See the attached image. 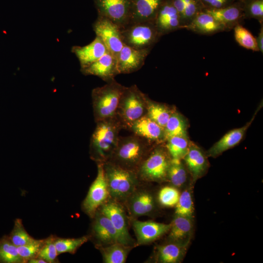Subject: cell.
Returning a JSON list of instances; mask_svg holds the SVG:
<instances>
[{"instance_id": "6da1fadb", "label": "cell", "mask_w": 263, "mask_h": 263, "mask_svg": "<svg viewBox=\"0 0 263 263\" xmlns=\"http://www.w3.org/2000/svg\"><path fill=\"white\" fill-rule=\"evenodd\" d=\"M155 145L133 133L127 136H120L116 147L108 161L136 172Z\"/></svg>"}, {"instance_id": "7a4b0ae2", "label": "cell", "mask_w": 263, "mask_h": 263, "mask_svg": "<svg viewBox=\"0 0 263 263\" xmlns=\"http://www.w3.org/2000/svg\"><path fill=\"white\" fill-rule=\"evenodd\" d=\"M92 134L90 153L92 159L97 163L109 160L116 147L123 126L117 117L96 122Z\"/></svg>"}, {"instance_id": "3957f363", "label": "cell", "mask_w": 263, "mask_h": 263, "mask_svg": "<svg viewBox=\"0 0 263 263\" xmlns=\"http://www.w3.org/2000/svg\"><path fill=\"white\" fill-rule=\"evenodd\" d=\"M102 164L110 198L119 203L125 202L138 186L140 180L136 172L109 161Z\"/></svg>"}, {"instance_id": "277c9868", "label": "cell", "mask_w": 263, "mask_h": 263, "mask_svg": "<svg viewBox=\"0 0 263 263\" xmlns=\"http://www.w3.org/2000/svg\"><path fill=\"white\" fill-rule=\"evenodd\" d=\"M125 87L114 79L92 93V104L95 122L116 117L121 95Z\"/></svg>"}, {"instance_id": "5b68a950", "label": "cell", "mask_w": 263, "mask_h": 263, "mask_svg": "<svg viewBox=\"0 0 263 263\" xmlns=\"http://www.w3.org/2000/svg\"><path fill=\"white\" fill-rule=\"evenodd\" d=\"M171 160L165 143L156 144L136 171L140 181L161 183L167 181Z\"/></svg>"}, {"instance_id": "8992f818", "label": "cell", "mask_w": 263, "mask_h": 263, "mask_svg": "<svg viewBox=\"0 0 263 263\" xmlns=\"http://www.w3.org/2000/svg\"><path fill=\"white\" fill-rule=\"evenodd\" d=\"M147 96L136 85L125 87L118 104L116 116L123 129L146 115Z\"/></svg>"}, {"instance_id": "52a82bcc", "label": "cell", "mask_w": 263, "mask_h": 263, "mask_svg": "<svg viewBox=\"0 0 263 263\" xmlns=\"http://www.w3.org/2000/svg\"><path fill=\"white\" fill-rule=\"evenodd\" d=\"M120 32L124 44L138 50H148L161 37L154 21L132 23Z\"/></svg>"}, {"instance_id": "ba28073f", "label": "cell", "mask_w": 263, "mask_h": 263, "mask_svg": "<svg viewBox=\"0 0 263 263\" xmlns=\"http://www.w3.org/2000/svg\"><path fill=\"white\" fill-rule=\"evenodd\" d=\"M110 198L103 164L97 163V176L91 184L82 203V208L90 217L94 218L99 207Z\"/></svg>"}, {"instance_id": "9c48e42d", "label": "cell", "mask_w": 263, "mask_h": 263, "mask_svg": "<svg viewBox=\"0 0 263 263\" xmlns=\"http://www.w3.org/2000/svg\"><path fill=\"white\" fill-rule=\"evenodd\" d=\"M98 210L107 216L112 222L117 233L119 243L127 245H133L134 242L129 232L127 216L120 203L112 199L108 200Z\"/></svg>"}, {"instance_id": "30bf717a", "label": "cell", "mask_w": 263, "mask_h": 263, "mask_svg": "<svg viewBox=\"0 0 263 263\" xmlns=\"http://www.w3.org/2000/svg\"><path fill=\"white\" fill-rule=\"evenodd\" d=\"M94 29L96 37L102 41L108 51L116 59L124 45L119 27L109 19L102 17L96 22Z\"/></svg>"}, {"instance_id": "8fae6325", "label": "cell", "mask_w": 263, "mask_h": 263, "mask_svg": "<svg viewBox=\"0 0 263 263\" xmlns=\"http://www.w3.org/2000/svg\"><path fill=\"white\" fill-rule=\"evenodd\" d=\"M132 226L136 237V245L149 244L168 233L170 224H164L152 221H141L133 220Z\"/></svg>"}, {"instance_id": "7c38bea8", "label": "cell", "mask_w": 263, "mask_h": 263, "mask_svg": "<svg viewBox=\"0 0 263 263\" xmlns=\"http://www.w3.org/2000/svg\"><path fill=\"white\" fill-rule=\"evenodd\" d=\"M154 22L160 36L182 29L180 15L171 0H165L162 4Z\"/></svg>"}, {"instance_id": "4fadbf2b", "label": "cell", "mask_w": 263, "mask_h": 263, "mask_svg": "<svg viewBox=\"0 0 263 263\" xmlns=\"http://www.w3.org/2000/svg\"><path fill=\"white\" fill-rule=\"evenodd\" d=\"M124 202L130 215L133 218L151 214L156 207L153 195L144 189L137 188Z\"/></svg>"}, {"instance_id": "5bb4252c", "label": "cell", "mask_w": 263, "mask_h": 263, "mask_svg": "<svg viewBox=\"0 0 263 263\" xmlns=\"http://www.w3.org/2000/svg\"><path fill=\"white\" fill-rule=\"evenodd\" d=\"M191 178L192 184L202 177L209 167L207 156L196 144L190 142L188 152L183 159Z\"/></svg>"}, {"instance_id": "9a60e30c", "label": "cell", "mask_w": 263, "mask_h": 263, "mask_svg": "<svg viewBox=\"0 0 263 263\" xmlns=\"http://www.w3.org/2000/svg\"><path fill=\"white\" fill-rule=\"evenodd\" d=\"M262 107V104L257 108L250 120L244 126L229 131L215 143L207 151L206 154L207 157H216L225 151L238 145L243 138Z\"/></svg>"}, {"instance_id": "2e32d148", "label": "cell", "mask_w": 263, "mask_h": 263, "mask_svg": "<svg viewBox=\"0 0 263 263\" xmlns=\"http://www.w3.org/2000/svg\"><path fill=\"white\" fill-rule=\"evenodd\" d=\"M103 17L117 25L119 28L128 24L130 18L128 0H97Z\"/></svg>"}, {"instance_id": "e0dca14e", "label": "cell", "mask_w": 263, "mask_h": 263, "mask_svg": "<svg viewBox=\"0 0 263 263\" xmlns=\"http://www.w3.org/2000/svg\"><path fill=\"white\" fill-rule=\"evenodd\" d=\"M127 130L153 144L165 143L166 140L164 128L147 115L133 122Z\"/></svg>"}, {"instance_id": "ac0fdd59", "label": "cell", "mask_w": 263, "mask_h": 263, "mask_svg": "<svg viewBox=\"0 0 263 263\" xmlns=\"http://www.w3.org/2000/svg\"><path fill=\"white\" fill-rule=\"evenodd\" d=\"M148 53V50L135 49L124 44L116 59L118 74H128L140 69Z\"/></svg>"}, {"instance_id": "d6986e66", "label": "cell", "mask_w": 263, "mask_h": 263, "mask_svg": "<svg viewBox=\"0 0 263 263\" xmlns=\"http://www.w3.org/2000/svg\"><path fill=\"white\" fill-rule=\"evenodd\" d=\"M216 20L222 24L227 31H230L244 19L241 0H237L232 4L216 9H205Z\"/></svg>"}, {"instance_id": "ffe728a7", "label": "cell", "mask_w": 263, "mask_h": 263, "mask_svg": "<svg viewBox=\"0 0 263 263\" xmlns=\"http://www.w3.org/2000/svg\"><path fill=\"white\" fill-rule=\"evenodd\" d=\"M94 217L93 233L100 244L99 246L119 243L116 230L109 218L99 211L96 212Z\"/></svg>"}, {"instance_id": "44dd1931", "label": "cell", "mask_w": 263, "mask_h": 263, "mask_svg": "<svg viewBox=\"0 0 263 263\" xmlns=\"http://www.w3.org/2000/svg\"><path fill=\"white\" fill-rule=\"evenodd\" d=\"M116 58L109 52L91 64L83 68L87 75L97 76L108 82L114 79L118 74Z\"/></svg>"}, {"instance_id": "7402d4cb", "label": "cell", "mask_w": 263, "mask_h": 263, "mask_svg": "<svg viewBox=\"0 0 263 263\" xmlns=\"http://www.w3.org/2000/svg\"><path fill=\"white\" fill-rule=\"evenodd\" d=\"M170 224L168 240L188 245L193 233V217L175 214Z\"/></svg>"}, {"instance_id": "603a6c76", "label": "cell", "mask_w": 263, "mask_h": 263, "mask_svg": "<svg viewBox=\"0 0 263 263\" xmlns=\"http://www.w3.org/2000/svg\"><path fill=\"white\" fill-rule=\"evenodd\" d=\"M184 29L203 35H211L227 31L222 24L204 9L199 12Z\"/></svg>"}, {"instance_id": "cb8c5ba5", "label": "cell", "mask_w": 263, "mask_h": 263, "mask_svg": "<svg viewBox=\"0 0 263 263\" xmlns=\"http://www.w3.org/2000/svg\"><path fill=\"white\" fill-rule=\"evenodd\" d=\"M188 245L168 240L158 245L155 250V259L157 263H179L186 255Z\"/></svg>"}, {"instance_id": "d4e9b609", "label": "cell", "mask_w": 263, "mask_h": 263, "mask_svg": "<svg viewBox=\"0 0 263 263\" xmlns=\"http://www.w3.org/2000/svg\"><path fill=\"white\" fill-rule=\"evenodd\" d=\"M107 52L104 43L97 37L90 44L76 47L74 51L82 68L95 61Z\"/></svg>"}, {"instance_id": "484cf974", "label": "cell", "mask_w": 263, "mask_h": 263, "mask_svg": "<svg viewBox=\"0 0 263 263\" xmlns=\"http://www.w3.org/2000/svg\"><path fill=\"white\" fill-rule=\"evenodd\" d=\"M165 0H135L133 23L154 21L157 12Z\"/></svg>"}, {"instance_id": "4316f807", "label": "cell", "mask_w": 263, "mask_h": 263, "mask_svg": "<svg viewBox=\"0 0 263 263\" xmlns=\"http://www.w3.org/2000/svg\"><path fill=\"white\" fill-rule=\"evenodd\" d=\"M181 19L184 29L204 8L200 0H171Z\"/></svg>"}, {"instance_id": "83f0119b", "label": "cell", "mask_w": 263, "mask_h": 263, "mask_svg": "<svg viewBox=\"0 0 263 263\" xmlns=\"http://www.w3.org/2000/svg\"><path fill=\"white\" fill-rule=\"evenodd\" d=\"M190 175L183 159H172L168 172L167 181L171 185L180 188L185 187Z\"/></svg>"}, {"instance_id": "f1b7e54d", "label": "cell", "mask_w": 263, "mask_h": 263, "mask_svg": "<svg viewBox=\"0 0 263 263\" xmlns=\"http://www.w3.org/2000/svg\"><path fill=\"white\" fill-rule=\"evenodd\" d=\"M132 249V246L118 242L104 246H100L104 263H125L128 254Z\"/></svg>"}, {"instance_id": "f546056e", "label": "cell", "mask_w": 263, "mask_h": 263, "mask_svg": "<svg viewBox=\"0 0 263 263\" xmlns=\"http://www.w3.org/2000/svg\"><path fill=\"white\" fill-rule=\"evenodd\" d=\"M147 112L146 115L157 124L165 127L175 108L167 104L154 101L147 96Z\"/></svg>"}, {"instance_id": "4dcf8cb0", "label": "cell", "mask_w": 263, "mask_h": 263, "mask_svg": "<svg viewBox=\"0 0 263 263\" xmlns=\"http://www.w3.org/2000/svg\"><path fill=\"white\" fill-rule=\"evenodd\" d=\"M188 128L187 120L175 109L164 127L166 140L174 136L188 135Z\"/></svg>"}, {"instance_id": "1f68e13d", "label": "cell", "mask_w": 263, "mask_h": 263, "mask_svg": "<svg viewBox=\"0 0 263 263\" xmlns=\"http://www.w3.org/2000/svg\"><path fill=\"white\" fill-rule=\"evenodd\" d=\"M190 142L188 135L174 136L168 138L165 145L171 158L183 159L188 151Z\"/></svg>"}, {"instance_id": "d6a6232c", "label": "cell", "mask_w": 263, "mask_h": 263, "mask_svg": "<svg viewBox=\"0 0 263 263\" xmlns=\"http://www.w3.org/2000/svg\"><path fill=\"white\" fill-rule=\"evenodd\" d=\"M192 183L180 193L176 205L175 214L193 217L194 204L192 195Z\"/></svg>"}, {"instance_id": "836d02e7", "label": "cell", "mask_w": 263, "mask_h": 263, "mask_svg": "<svg viewBox=\"0 0 263 263\" xmlns=\"http://www.w3.org/2000/svg\"><path fill=\"white\" fill-rule=\"evenodd\" d=\"M0 262L5 263H22L24 261L19 256L17 246L9 239L0 241Z\"/></svg>"}, {"instance_id": "e575fe53", "label": "cell", "mask_w": 263, "mask_h": 263, "mask_svg": "<svg viewBox=\"0 0 263 263\" xmlns=\"http://www.w3.org/2000/svg\"><path fill=\"white\" fill-rule=\"evenodd\" d=\"M89 236L77 238H55V244L58 254L69 253L73 254L89 240Z\"/></svg>"}, {"instance_id": "d590c367", "label": "cell", "mask_w": 263, "mask_h": 263, "mask_svg": "<svg viewBox=\"0 0 263 263\" xmlns=\"http://www.w3.org/2000/svg\"><path fill=\"white\" fill-rule=\"evenodd\" d=\"M234 38L241 46L253 51L259 52L256 38L241 24L235 26L234 28Z\"/></svg>"}, {"instance_id": "8d00e7d4", "label": "cell", "mask_w": 263, "mask_h": 263, "mask_svg": "<svg viewBox=\"0 0 263 263\" xmlns=\"http://www.w3.org/2000/svg\"><path fill=\"white\" fill-rule=\"evenodd\" d=\"M244 19H254L263 23V0H241Z\"/></svg>"}, {"instance_id": "74e56055", "label": "cell", "mask_w": 263, "mask_h": 263, "mask_svg": "<svg viewBox=\"0 0 263 263\" xmlns=\"http://www.w3.org/2000/svg\"><path fill=\"white\" fill-rule=\"evenodd\" d=\"M180 193L178 188L172 185L166 186L160 189L158 194L159 204L164 207H175Z\"/></svg>"}, {"instance_id": "f35d334b", "label": "cell", "mask_w": 263, "mask_h": 263, "mask_svg": "<svg viewBox=\"0 0 263 263\" xmlns=\"http://www.w3.org/2000/svg\"><path fill=\"white\" fill-rule=\"evenodd\" d=\"M33 239L24 228L21 220L17 219L9 238L12 243L19 247L25 244Z\"/></svg>"}, {"instance_id": "ab89813d", "label": "cell", "mask_w": 263, "mask_h": 263, "mask_svg": "<svg viewBox=\"0 0 263 263\" xmlns=\"http://www.w3.org/2000/svg\"><path fill=\"white\" fill-rule=\"evenodd\" d=\"M44 241V240H37L33 238L25 244L17 247L18 253L24 263L37 257Z\"/></svg>"}, {"instance_id": "60d3db41", "label": "cell", "mask_w": 263, "mask_h": 263, "mask_svg": "<svg viewBox=\"0 0 263 263\" xmlns=\"http://www.w3.org/2000/svg\"><path fill=\"white\" fill-rule=\"evenodd\" d=\"M55 238L53 236L45 239L37 257L43 259L47 263L56 262L58 254L55 246Z\"/></svg>"}, {"instance_id": "b9f144b4", "label": "cell", "mask_w": 263, "mask_h": 263, "mask_svg": "<svg viewBox=\"0 0 263 263\" xmlns=\"http://www.w3.org/2000/svg\"><path fill=\"white\" fill-rule=\"evenodd\" d=\"M237 0H200L204 9H216L229 6Z\"/></svg>"}, {"instance_id": "7bdbcfd3", "label": "cell", "mask_w": 263, "mask_h": 263, "mask_svg": "<svg viewBox=\"0 0 263 263\" xmlns=\"http://www.w3.org/2000/svg\"><path fill=\"white\" fill-rule=\"evenodd\" d=\"M261 28L258 37L256 38V40L259 51L263 53V23L261 24Z\"/></svg>"}, {"instance_id": "ee69618b", "label": "cell", "mask_w": 263, "mask_h": 263, "mask_svg": "<svg viewBox=\"0 0 263 263\" xmlns=\"http://www.w3.org/2000/svg\"><path fill=\"white\" fill-rule=\"evenodd\" d=\"M27 262L30 263H47L45 261L37 257L31 259Z\"/></svg>"}]
</instances>
